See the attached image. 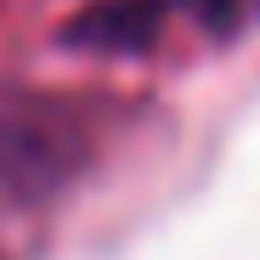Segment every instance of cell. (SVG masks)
<instances>
[{
  "label": "cell",
  "instance_id": "cell-2",
  "mask_svg": "<svg viewBox=\"0 0 260 260\" xmlns=\"http://www.w3.org/2000/svg\"><path fill=\"white\" fill-rule=\"evenodd\" d=\"M170 12H176V0H91L62 23L57 40L68 51H91V57H142L158 46Z\"/></svg>",
  "mask_w": 260,
  "mask_h": 260
},
{
  "label": "cell",
  "instance_id": "cell-1",
  "mask_svg": "<svg viewBox=\"0 0 260 260\" xmlns=\"http://www.w3.org/2000/svg\"><path fill=\"white\" fill-rule=\"evenodd\" d=\"M96 153L91 119L51 91H0V192L40 204L62 192Z\"/></svg>",
  "mask_w": 260,
  "mask_h": 260
}]
</instances>
